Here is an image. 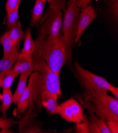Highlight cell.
I'll use <instances>...</instances> for the list:
<instances>
[{"mask_svg":"<svg viewBox=\"0 0 118 133\" xmlns=\"http://www.w3.org/2000/svg\"><path fill=\"white\" fill-rule=\"evenodd\" d=\"M33 63L32 57L31 58L19 56L13 68L16 75L19 76L29 71H33Z\"/></svg>","mask_w":118,"mask_h":133,"instance_id":"obj_13","label":"cell"},{"mask_svg":"<svg viewBox=\"0 0 118 133\" xmlns=\"http://www.w3.org/2000/svg\"><path fill=\"white\" fill-rule=\"evenodd\" d=\"M0 42L3 48L4 57L17 60L19 56L17 46L12 43L6 32L0 37Z\"/></svg>","mask_w":118,"mask_h":133,"instance_id":"obj_11","label":"cell"},{"mask_svg":"<svg viewBox=\"0 0 118 133\" xmlns=\"http://www.w3.org/2000/svg\"><path fill=\"white\" fill-rule=\"evenodd\" d=\"M17 61L16 59L3 57L2 59L0 60V73L11 68Z\"/></svg>","mask_w":118,"mask_h":133,"instance_id":"obj_23","label":"cell"},{"mask_svg":"<svg viewBox=\"0 0 118 133\" xmlns=\"http://www.w3.org/2000/svg\"><path fill=\"white\" fill-rule=\"evenodd\" d=\"M46 2L42 1V0H36V1L34 5L32 10L31 26H33L36 25L41 19Z\"/></svg>","mask_w":118,"mask_h":133,"instance_id":"obj_18","label":"cell"},{"mask_svg":"<svg viewBox=\"0 0 118 133\" xmlns=\"http://www.w3.org/2000/svg\"><path fill=\"white\" fill-rule=\"evenodd\" d=\"M64 5L63 0H55L51 3L45 21L41 26L38 39L52 41L57 37L62 24L61 9H65Z\"/></svg>","mask_w":118,"mask_h":133,"instance_id":"obj_3","label":"cell"},{"mask_svg":"<svg viewBox=\"0 0 118 133\" xmlns=\"http://www.w3.org/2000/svg\"><path fill=\"white\" fill-rule=\"evenodd\" d=\"M23 39V47L19 56L31 58L36 50V43L31 37L30 28H28L25 30Z\"/></svg>","mask_w":118,"mask_h":133,"instance_id":"obj_12","label":"cell"},{"mask_svg":"<svg viewBox=\"0 0 118 133\" xmlns=\"http://www.w3.org/2000/svg\"><path fill=\"white\" fill-rule=\"evenodd\" d=\"M86 121L88 133H111L106 121L92 112H89V116L84 115Z\"/></svg>","mask_w":118,"mask_h":133,"instance_id":"obj_9","label":"cell"},{"mask_svg":"<svg viewBox=\"0 0 118 133\" xmlns=\"http://www.w3.org/2000/svg\"><path fill=\"white\" fill-rule=\"evenodd\" d=\"M0 112H2V107H1V105H0Z\"/></svg>","mask_w":118,"mask_h":133,"instance_id":"obj_29","label":"cell"},{"mask_svg":"<svg viewBox=\"0 0 118 133\" xmlns=\"http://www.w3.org/2000/svg\"><path fill=\"white\" fill-rule=\"evenodd\" d=\"M81 11V9L78 8L74 3L69 1L62 21V32L68 51L67 62L69 64H70L72 58V48L77 31L78 19Z\"/></svg>","mask_w":118,"mask_h":133,"instance_id":"obj_4","label":"cell"},{"mask_svg":"<svg viewBox=\"0 0 118 133\" xmlns=\"http://www.w3.org/2000/svg\"><path fill=\"white\" fill-rule=\"evenodd\" d=\"M58 114L65 121L76 124L81 122L84 116L82 105L73 98L59 105Z\"/></svg>","mask_w":118,"mask_h":133,"instance_id":"obj_7","label":"cell"},{"mask_svg":"<svg viewBox=\"0 0 118 133\" xmlns=\"http://www.w3.org/2000/svg\"><path fill=\"white\" fill-rule=\"evenodd\" d=\"M31 73V71H29L21 74L17 89L14 95H13V102L17 105L18 103L20 96L22 94V93L23 92L25 88H27V79L28 76L30 75Z\"/></svg>","mask_w":118,"mask_h":133,"instance_id":"obj_17","label":"cell"},{"mask_svg":"<svg viewBox=\"0 0 118 133\" xmlns=\"http://www.w3.org/2000/svg\"><path fill=\"white\" fill-rule=\"evenodd\" d=\"M75 70L76 76L83 87L88 86L99 90L107 92L110 91L113 86L107 79L84 69L77 63H75Z\"/></svg>","mask_w":118,"mask_h":133,"instance_id":"obj_6","label":"cell"},{"mask_svg":"<svg viewBox=\"0 0 118 133\" xmlns=\"http://www.w3.org/2000/svg\"><path fill=\"white\" fill-rule=\"evenodd\" d=\"M57 97L48 91H41V103L50 114H58L59 105Z\"/></svg>","mask_w":118,"mask_h":133,"instance_id":"obj_10","label":"cell"},{"mask_svg":"<svg viewBox=\"0 0 118 133\" xmlns=\"http://www.w3.org/2000/svg\"><path fill=\"white\" fill-rule=\"evenodd\" d=\"M20 1L21 0H8L5 6L7 18L9 16L12 11L16 8V6L18 4H20Z\"/></svg>","mask_w":118,"mask_h":133,"instance_id":"obj_24","label":"cell"},{"mask_svg":"<svg viewBox=\"0 0 118 133\" xmlns=\"http://www.w3.org/2000/svg\"><path fill=\"white\" fill-rule=\"evenodd\" d=\"M81 94L75 95L76 99L88 112H92L107 121L118 122L117 99L101 91L88 86L83 87Z\"/></svg>","mask_w":118,"mask_h":133,"instance_id":"obj_1","label":"cell"},{"mask_svg":"<svg viewBox=\"0 0 118 133\" xmlns=\"http://www.w3.org/2000/svg\"><path fill=\"white\" fill-rule=\"evenodd\" d=\"M106 124L111 133L118 132V122L114 121H107Z\"/></svg>","mask_w":118,"mask_h":133,"instance_id":"obj_25","label":"cell"},{"mask_svg":"<svg viewBox=\"0 0 118 133\" xmlns=\"http://www.w3.org/2000/svg\"><path fill=\"white\" fill-rule=\"evenodd\" d=\"M35 51L52 71L59 73L68 61V51L63 36L59 34L52 41L37 38Z\"/></svg>","mask_w":118,"mask_h":133,"instance_id":"obj_2","label":"cell"},{"mask_svg":"<svg viewBox=\"0 0 118 133\" xmlns=\"http://www.w3.org/2000/svg\"><path fill=\"white\" fill-rule=\"evenodd\" d=\"M109 91H110L113 95V96H114L115 99H117V98H118V89H117V88L114 87L113 85L112 87V88L110 89Z\"/></svg>","mask_w":118,"mask_h":133,"instance_id":"obj_27","label":"cell"},{"mask_svg":"<svg viewBox=\"0 0 118 133\" xmlns=\"http://www.w3.org/2000/svg\"><path fill=\"white\" fill-rule=\"evenodd\" d=\"M18 124V122L14 121L12 118H1L0 117V128L2 129V131H11L10 128L16 124Z\"/></svg>","mask_w":118,"mask_h":133,"instance_id":"obj_20","label":"cell"},{"mask_svg":"<svg viewBox=\"0 0 118 133\" xmlns=\"http://www.w3.org/2000/svg\"><path fill=\"white\" fill-rule=\"evenodd\" d=\"M19 4H18L12 11L9 16L7 18V26L8 28H10L13 24H15L18 20L19 17Z\"/></svg>","mask_w":118,"mask_h":133,"instance_id":"obj_21","label":"cell"},{"mask_svg":"<svg viewBox=\"0 0 118 133\" xmlns=\"http://www.w3.org/2000/svg\"><path fill=\"white\" fill-rule=\"evenodd\" d=\"M1 99L2 100V112L3 117L6 118V112L12 102H13V95L11 89H3V93Z\"/></svg>","mask_w":118,"mask_h":133,"instance_id":"obj_19","label":"cell"},{"mask_svg":"<svg viewBox=\"0 0 118 133\" xmlns=\"http://www.w3.org/2000/svg\"><path fill=\"white\" fill-rule=\"evenodd\" d=\"M42 1H45V2H48L49 3H51L52 2L54 1L55 0H42Z\"/></svg>","mask_w":118,"mask_h":133,"instance_id":"obj_28","label":"cell"},{"mask_svg":"<svg viewBox=\"0 0 118 133\" xmlns=\"http://www.w3.org/2000/svg\"><path fill=\"white\" fill-rule=\"evenodd\" d=\"M33 71L40 75L41 91L46 90L56 96L57 98L62 95L60 88L59 74L54 72L49 68L44 60L37 52L32 55Z\"/></svg>","mask_w":118,"mask_h":133,"instance_id":"obj_5","label":"cell"},{"mask_svg":"<svg viewBox=\"0 0 118 133\" xmlns=\"http://www.w3.org/2000/svg\"><path fill=\"white\" fill-rule=\"evenodd\" d=\"M9 30L6 31L9 37L14 45H17L23 39L24 34L21 29L20 22L18 20L9 28Z\"/></svg>","mask_w":118,"mask_h":133,"instance_id":"obj_14","label":"cell"},{"mask_svg":"<svg viewBox=\"0 0 118 133\" xmlns=\"http://www.w3.org/2000/svg\"><path fill=\"white\" fill-rule=\"evenodd\" d=\"M74 3L78 8L81 9L88 6L91 2L92 0H69Z\"/></svg>","mask_w":118,"mask_h":133,"instance_id":"obj_26","label":"cell"},{"mask_svg":"<svg viewBox=\"0 0 118 133\" xmlns=\"http://www.w3.org/2000/svg\"><path fill=\"white\" fill-rule=\"evenodd\" d=\"M31 94V87L30 84L29 85L25 88L22 94L20 96L18 103L17 104L18 107L17 109V112L20 115H23L25 114L26 110L27 109L30 100Z\"/></svg>","mask_w":118,"mask_h":133,"instance_id":"obj_16","label":"cell"},{"mask_svg":"<svg viewBox=\"0 0 118 133\" xmlns=\"http://www.w3.org/2000/svg\"><path fill=\"white\" fill-rule=\"evenodd\" d=\"M96 11L92 5H88L86 7L81 9V14L78 19V28L75 39V43L80 41L83 33L96 17Z\"/></svg>","mask_w":118,"mask_h":133,"instance_id":"obj_8","label":"cell"},{"mask_svg":"<svg viewBox=\"0 0 118 133\" xmlns=\"http://www.w3.org/2000/svg\"><path fill=\"white\" fill-rule=\"evenodd\" d=\"M112 16L116 20L118 18V0H105Z\"/></svg>","mask_w":118,"mask_h":133,"instance_id":"obj_22","label":"cell"},{"mask_svg":"<svg viewBox=\"0 0 118 133\" xmlns=\"http://www.w3.org/2000/svg\"><path fill=\"white\" fill-rule=\"evenodd\" d=\"M0 88H1V86H0Z\"/></svg>","mask_w":118,"mask_h":133,"instance_id":"obj_30","label":"cell"},{"mask_svg":"<svg viewBox=\"0 0 118 133\" xmlns=\"http://www.w3.org/2000/svg\"><path fill=\"white\" fill-rule=\"evenodd\" d=\"M16 77L17 75L12 67L0 73V86L3 89H11Z\"/></svg>","mask_w":118,"mask_h":133,"instance_id":"obj_15","label":"cell"}]
</instances>
